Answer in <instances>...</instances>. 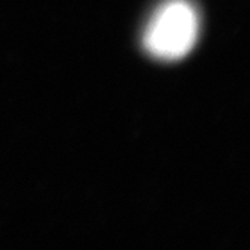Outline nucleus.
Returning a JSON list of instances; mask_svg holds the SVG:
<instances>
[{"mask_svg":"<svg viewBox=\"0 0 250 250\" xmlns=\"http://www.w3.org/2000/svg\"><path fill=\"white\" fill-rule=\"evenodd\" d=\"M199 14L190 0H167L145 29L144 47L152 58L178 61L187 56L199 37Z\"/></svg>","mask_w":250,"mask_h":250,"instance_id":"1","label":"nucleus"}]
</instances>
